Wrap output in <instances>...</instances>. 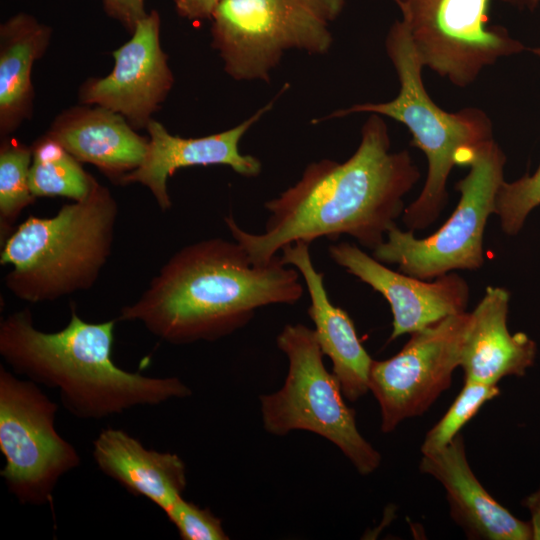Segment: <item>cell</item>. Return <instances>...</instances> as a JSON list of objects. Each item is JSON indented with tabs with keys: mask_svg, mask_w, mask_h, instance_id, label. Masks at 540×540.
<instances>
[{
	"mask_svg": "<svg viewBox=\"0 0 540 540\" xmlns=\"http://www.w3.org/2000/svg\"><path fill=\"white\" fill-rule=\"evenodd\" d=\"M388 128L370 113L354 154L339 163L312 162L301 178L264 204L269 213L261 234L243 230L231 214L224 219L253 264L266 265L283 247L345 234L374 250L404 211V196L420 178L408 150L391 151Z\"/></svg>",
	"mask_w": 540,
	"mask_h": 540,
	"instance_id": "1",
	"label": "cell"
},
{
	"mask_svg": "<svg viewBox=\"0 0 540 540\" xmlns=\"http://www.w3.org/2000/svg\"><path fill=\"white\" fill-rule=\"evenodd\" d=\"M300 273L277 255L253 264L236 241L209 238L171 256L122 321H139L170 344L215 341L245 326L257 309L294 304L303 296Z\"/></svg>",
	"mask_w": 540,
	"mask_h": 540,
	"instance_id": "2",
	"label": "cell"
},
{
	"mask_svg": "<svg viewBox=\"0 0 540 540\" xmlns=\"http://www.w3.org/2000/svg\"><path fill=\"white\" fill-rule=\"evenodd\" d=\"M115 322L89 323L72 309L69 323L49 333L35 328L25 308L1 321L0 355L14 373L57 389L65 409L82 419L191 394L177 377H148L118 367L112 359Z\"/></svg>",
	"mask_w": 540,
	"mask_h": 540,
	"instance_id": "3",
	"label": "cell"
},
{
	"mask_svg": "<svg viewBox=\"0 0 540 540\" xmlns=\"http://www.w3.org/2000/svg\"><path fill=\"white\" fill-rule=\"evenodd\" d=\"M118 204L96 182L90 194L52 217L29 216L1 245V265H11L6 288L39 303L88 290L111 255Z\"/></svg>",
	"mask_w": 540,
	"mask_h": 540,
	"instance_id": "4",
	"label": "cell"
},
{
	"mask_svg": "<svg viewBox=\"0 0 540 540\" xmlns=\"http://www.w3.org/2000/svg\"><path fill=\"white\" fill-rule=\"evenodd\" d=\"M385 47L399 80L398 95L387 102L339 109L314 122L354 113H376L407 127L412 135L411 145L419 148L428 161L424 186L402 213L404 224L414 232L438 218L448 201L446 185L453 167L465 166L479 146L493 140V127L488 115L479 108L450 113L435 104L422 80L424 65L401 20L389 29Z\"/></svg>",
	"mask_w": 540,
	"mask_h": 540,
	"instance_id": "5",
	"label": "cell"
},
{
	"mask_svg": "<svg viewBox=\"0 0 540 540\" xmlns=\"http://www.w3.org/2000/svg\"><path fill=\"white\" fill-rule=\"evenodd\" d=\"M345 0H221L212 17V46L235 80L268 82L291 49L325 54L330 24Z\"/></svg>",
	"mask_w": 540,
	"mask_h": 540,
	"instance_id": "6",
	"label": "cell"
},
{
	"mask_svg": "<svg viewBox=\"0 0 540 540\" xmlns=\"http://www.w3.org/2000/svg\"><path fill=\"white\" fill-rule=\"evenodd\" d=\"M277 346L286 354L289 369L281 389L260 397L266 431L274 435L313 432L335 444L360 474L374 472L381 455L360 434L339 381L323 364L314 330L287 324L277 336Z\"/></svg>",
	"mask_w": 540,
	"mask_h": 540,
	"instance_id": "7",
	"label": "cell"
},
{
	"mask_svg": "<svg viewBox=\"0 0 540 540\" xmlns=\"http://www.w3.org/2000/svg\"><path fill=\"white\" fill-rule=\"evenodd\" d=\"M505 163L506 156L494 139L479 146L466 162L468 174L455 185L460 199L449 219L424 238L394 225L385 240L372 250V256L423 280H433L454 270L481 268L484 231L488 218L494 214Z\"/></svg>",
	"mask_w": 540,
	"mask_h": 540,
	"instance_id": "8",
	"label": "cell"
},
{
	"mask_svg": "<svg viewBox=\"0 0 540 540\" xmlns=\"http://www.w3.org/2000/svg\"><path fill=\"white\" fill-rule=\"evenodd\" d=\"M492 0H395L424 67L465 88L497 60L526 47L490 24ZM534 10L540 0H502Z\"/></svg>",
	"mask_w": 540,
	"mask_h": 540,
	"instance_id": "9",
	"label": "cell"
},
{
	"mask_svg": "<svg viewBox=\"0 0 540 540\" xmlns=\"http://www.w3.org/2000/svg\"><path fill=\"white\" fill-rule=\"evenodd\" d=\"M57 410L37 383L0 367V474L21 504L50 502L60 478L80 464L75 447L55 428Z\"/></svg>",
	"mask_w": 540,
	"mask_h": 540,
	"instance_id": "10",
	"label": "cell"
},
{
	"mask_svg": "<svg viewBox=\"0 0 540 540\" xmlns=\"http://www.w3.org/2000/svg\"><path fill=\"white\" fill-rule=\"evenodd\" d=\"M470 324V312L447 316L410 334L391 358L373 360L369 391L379 403L383 433L425 413L450 387Z\"/></svg>",
	"mask_w": 540,
	"mask_h": 540,
	"instance_id": "11",
	"label": "cell"
},
{
	"mask_svg": "<svg viewBox=\"0 0 540 540\" xmlns=\"http://www.w3.org/2000/svg\"><path fill=\"white\" fill-rule=\"evenodd\" d=\"M131 34L113 52L112 71L86 80L79 89V99L84 105L119 113L134 129H142L165 101L174 78L160 45L159 13L149 12Z\"/></svg>",
	"mask_w": 540,
	"mask_h": 540,
	"instance_id": "12",
	"label": "cell"
},
{
	"mask_svg": "<svg viewBox=\"0 0 540 540\" xmlns=\"http://www.w3.org/2000/svg\"><path fill=\"white\" fill-rule=\"evenodd\" d=\"M328 251L336 264L387 300L393 315L390 341L466 311L469 287L454 272L423 280L389 269L353 243L332 244Z\"/></svg>",
	"mask_w": 540,
	"mask_h": 540,
	"instance_id": "13",
	"label": "cell"
},
{
	"mask_svg": "<svg viewBox=\"0 0 540 540\" xmlns=\"http://www.w3.org/2000/svg\"><path fill=\"white\" fill-rule=\"evenodd\" d=\"M271 100L248 119L226 131L197 138L170 134L158 121L151 119L146 129L149 142L142 163L126 174L120 184L140 183L147 187L162 211L171 208L167 179L184 167L225 165L244 177H255L261 172V162L252 155H244L239 143L246 132L266 114L275 103Z\"/></svg>",
	"mask_w": 540,
	"mask_h": 540,
	"instance_id": "14",
	"label": "cell"
},
{
	"mask_svg": "<svg viewBox=\"0 0 540 540\" xmlns=\"http://www.w3.org/2000/svg\"><path fill=\"white\" fill-rule=\"evenodd\" d=\"M419 468L443 486L451 517L469 539L532 540L530 522L497 502L475 476L461 433L441 450L422 454Z\"/></svg>",
	"mask_w": 540,
	"mask_h": 540,
	"instance_id": "15",
	"label": "cell"
},
{
	"mask_svg": "<svg viewBox=\"0 0 540 540\" xmlns=\"http://www.w3.org/2000/svg\"><path fill=\"white\" fill-rule=\"evenodd\" d=\"M309 245L303 241L286 245L281 250V260L303 277L311 301L308 315L314 323L318 344L332 362L344 397L356 401L369 391L373 359L362 346L350 316L330 301L324 275L315 269Z\"/></svg>",
	"mask_w": 540,
	"mask_h": 540,
	"instance_id": "16",
	"label": "cell"
},
{
	"mask_svg": "<svg viewBox=\"0 0 540 540\" xmlns=\"http://www.w3.org/2000/svg\"><path fill=\"white\" fill-rule=\"evenodd\" d=\"M135 130L119 113L86 105L64 110L46 135L79 162L96 166L113 183L120 184L147 152L149 138Z\"/></svg>",
	"mask_w": 540,
	"mask_h": 540,
	"instance_id": "17",
	"label": "cell"
},
{
	"mask_svg": "<svg viewBox=\"0 0 540 540\" xmlns=\"http://www.w3.org/2000/svg\"><path fill=\"white\" fill-rule=\"evenodd\" d=\"M509 292L488 286L471 313L460 367L464 380L497 384L507 376L522 377L536 359L537 345L527 334L507 326Z\"/></svg>",
	"mask_w": 540,
	"mask_h": 540,
	"instance_id": "18",
	"label": "cell"
},
{
	"mask_svg": "<svg viewBox=\"0 0 540 540\" xmlns=\"http://www.w3.org/2000/svg\"><path fill=\"white\" fill-rule=\"evenodd\" d=\"M92 454L105 475L134 496L149 499L164 513L186 488V466L177 454L147 449L123 430H101Z\"/></svg>",
	"mask_w": 540,
	"mask_h": 540,
	"instance_id": "19",
	"label": "cell"
},
{
	"mask_svg": "<svg viewBox=\"0 0 540 540\" xmlns=\"http://www.w3.org/2000/svg\"><path fill=\"white\" fill-rule=\"evenodd\" d=\"M52 29L19 12L0 26V134L5 138L31 117L34 90L31 74L51 39Z\"/></svg>",
	"mask_w": 540,
	"mask_h": 540,
	"instance_id": "20",
	"label": "cell"
},
{
	"mask_svg": "<svg viewBox=\"0 0 540 540\" xmlns=\"http://www.w3.org/2000/svg\"><path fill=\"white\" fill-rule=\"evenodd\" d=\"M31 148L29 183L35 198L62 196L79 201L90 194L97 180L58 142L45 134Z\"/></svg>",
	"mask_w": 540,
	"mask_h": 540,
	"instance_id": "21",
	"label": "cell"
},
{
	"mask_svg": "<svg viewBox=\"0 0 540 540\" xmlns=\"http://www.w3.org/2000/svg\"><path fill=\"white\" fill-rule=\"evenodd\" d=\"M32 148L2 138L0 147V238L1 245L13 232L21 212L35 201L29 172Z\"/></svg>",
	"mask_w": 540,
	"mask_h": 540,
	"instance_id": "22",
	"label": "cell"
},
{
	"mask_svg": "<svg viewBox=\"0 0 540 540\" xmlns=\"http://www.w3.org/2000/svg\"><path fill=\"white\" fill-rule=\"evenodd\" d=\"M499 393L497 384L464 380L463 388L447 412L426 434L421 446L422 454L436 452L447 446L480 408Z\"/></svg>",
	"mask_w": 540,
	"mask_h": 540,
	"instance_id": "23",
	"label": "cell"
},
{
	"mask_svg": "<svg viewBox=\"0 0 540 540\" xmlns=\"http://www.w3.org/2000/svg\"><path fill=\"white\" fill-rule=\"evenodd\" d=\"M540 206V165L532 175H524L513 182L503 181L494 203V214L500 219L501 229L507 235H516L528 215Z\"/></svg>",
	"mask_w": 540,
	"mask_h": 540,
	"instance_id": "24",
	"label": "cell"
},
{
	"mask_svg": "<svg viewBox=\"0 0 540 540\" xmlns=\"http://www.w3.org/2000/svg\"><path fill=\"white\" fill-rule=\"evenodd\" d=\"M183 540H227L222 521L209 509L179 498L165 513Z\"/></svg>",
	"mask_w": 540,
	"mask_h": 540,
	"instance_id": "25",
	"label": "cell"
},
{
	"mask_svg": "<svg viewBox=\"0 0 540 540\" xmlns=\"http://www.w3.org/2000/svg\"><path fill=\"white\" fill-rule=\"evenodd\" d=\"M102 4L105 12L130 33L148 14L145 10V0H102Z\"/></svg>",
	"mask_w": 540,
	"mask_h": 540,
	"instance_id": "26",
	"label": "cell"
},
{
	"mask_svg": "<svg viewBox=\"0 0 540 540\" xmlns=\"http://www.w3.org/2000/svg\"><path fill=\"white\" fill-rule=\"evenodd\" d=\"M221 0H174L180 16L190 21L211 19Z\"/></svg>",
	"mask_w": 540,
	"mask_h": 540,
	"instance_id": "27",
	"label": "cell"
},
{
	"mask_svg": "<svg viewBox=\"0 0 540 540\" xmlns=\"http://www.w3.org/2000/svg\"><path fill=\"white\" fill-rule=\"evenodd\" d=\"M522 505L530 512L532 540H540V486L523 500Z\"/></svg>",
	"mask_w": 540,
	"mask_h": 540,
	"instance_id": "28",
	"label": "cell"
},
{
	"mask_svg": "<svg viewBox=\"0 0 540 540\" xmlns=\"http://www.w3.org/2000/svg\"><path fill=\"white\" fill-rule=\"evenodd\" d=\"M531 52H533L536 56L540 57V47L532 48Z\"/></svg>",
	"mask_w": 540,
	"mask_h": 540,
	"instance_id": "29",
	"label": "cell"
}]
</instances>
